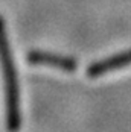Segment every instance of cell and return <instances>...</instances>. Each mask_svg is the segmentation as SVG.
I'll return each mask as SVG.
<instances>
[{
	"instance_id": "cell-1",
	"label": "cell",
	"mask_w": 131,
	"mask_h": 132,
	"mask_svg": "<svg viewBox=\"0 0 131 132\" xmlns=\"http://www.w3.org/2000/svg\"><path fill=\"white\" fill-rule=\"evenodd\" d=\"M0 67L5 79L6 93V116H8V129L9 132H18L20 129V97H18V82L14 68V61L8 37L5 32L3 21L0 18Z\"/></svg>"
},
{
	"instance_id": "cell-2",
	"label": "cell",
	"mask_w": 131,
	"mask_h": 132,
	"mask_svg": "<svg viewBox=\"0 0 131 132\" xmlns=\"http://www.w3.org/2000/svg\"><path fill=\"white\" fill-rule=\"evenodd\" d=\"M27 62L34 64V65H47V67H55L60 68L66 73H73L78 67V62L73 58L63 56L58 53H50V52H43V50H32L27 53Z\"/></svg>"
},
{
	"instance_id": "cell-3",
	"label": "cell",
	"mask_w": 131,
	"mask_h": 132,
	"mask_svg": "<svg viewBox=\"0 0 131 132\" xmlns=\"http://www.w3.org/2000/svg\"><path fill=\"white\" fill-rule=\"evenodd\" d=\"M127 65H131V49L127 50V52H122L119 55L110 56L107 59L98 61V62H94L92 65H89L87 76L89 78H99V76L108 75L111 71L120 70V68H123Z\"/></svg>"
}]
</instances>
